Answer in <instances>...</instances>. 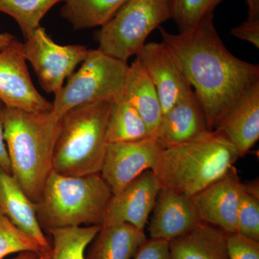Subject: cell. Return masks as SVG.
<instances>
[{"mask_svg":"<svg viewBox=\"0 0 259 259\" xmlns=\"http://www.w3.org/2000/svg\"><path fill=\"white\" fill-rule=\"evenodd\" d=\"M158 28L161 42L194 88L207 128L214 131L235 103L259 82L258 64L228 51L214 28L213 13L178 34Z\"/></svg>","mask_w":259,"mask_h":259,"instance_id":"obj_1","label":"cell"},{"mask_svg":"<svg viewBox=\"0 0 259 259\" xmlns=\"http://www.w3.org/2000/svg\"><path fill=\"white\" fill-rule=\"evenodd\" d=\"M0 117L12 175L34 203L53 171L61 119L52 112H32L2 105Z\"/></svg>","mask_w":259,"mask_h":259,"instance_id":"obj_2","label":"cell"},{"mask_svg":"<svg viewBox=\"0 0 259 259\" xmlns=\"http://www.w3.org/2000/svg\"><path fill=\"white\" fill-rule=\"evenodd\" d=\"M239 158L236 146L214 130L163 148L151 170L161 188L192 197L229 171Z\"/></svg>","mask_w":259,"mask_h":259,"instance_id":"obj_3","label":"cell"},{"mask_svg":"<svg viewBox=\"0 0 259 259\" xmlns=\"http://www.w3.org/2000/svg\"><path fill=\"white\" fill-rule=\"evenodd\" d=\"M112 193L100 173L68 176L53 171L38 200L37 216L42 229L102 226Z\"/></svg>","mask_w":259,"mask_h":259,"instance_id":"obj_4","label":"cell"},{"mask_svg":"<svg viewBox=\"0 0 259 259\" xmlns=\"http://www.w3.org/2000/svg\"><path fill=\"white\" fill-rule=\"evenodd\" d=\"M114 100L74 107L61 118L53 171L68 176L100 173L107 143L106 128Z\"/></svg>","mask_w":259,"mask_h":259,"instance_id":"obj_5","label":"cell"},{"mask_svg":"<svg viewBox=\"0 0 259 259\" xmlns=\"http://www.w3.org/2000/svg\"><path fill=\"white\" fill-rule=\"evenodd\" d=\"M129 65L101 51L90 49L78 71L55 94L51 110L61 119L74 107L115 100L122 95Z\"/></svg>","mask_w":259,"mask_h":259,"instance_id":"obj_6","label":"cell"},{"mask_svg":"<svg viewBox=\"0 0 259 259\" xmlns=\"http://www.w3.org/2000/svg\"><path fill=\"white\" fill-rule=\"evenodd\" d=\"M170 18L167 0H128L97 32L98 50L127 62L144 47L148 35Z\"/></svg>","mask_w":259,"mask_h":259,"instance_id":"obj_7","label":"cell"},{"mask_svg":"<svg viewBox=\"0 0 259 259\" xmlns=\"http://www.w3.org/2000/svg\"><path fill=\"white\" fill-rule=\"evenodd\" d=\"M23 44L25 59L31 64L40 86L46 93L54 95L86 59L90 50L81 45H59L41 26L25 37Z\"/></svg>","mask_w":259,"mask_h":259,"instance_id":"obj_8","label":"cell"},{"mask_svg":"<svg viewBox=\"0 0 259 259\" xmlns=\"http://www.w3.org/2000/svg\"><path fill=\"white\" fill-rule=\"evenodd\" d=\"M23 44L15 38L0 49V102L32 112H49L53 103L38 93L28 72Z\"/></svg>","mask_w":259,"mask_h":259,"instance_id":"obj_9","label":"cell"},{"mask_svg":"<svg viewBox=\"0 0 259 259\" xmlns=\"http://www.w3.org/2000/svg\"><path fill=\"white\" fill-rule=\"evenodd\" d=\"M163 146L154 138L107 144L100 175L117 194L140 176L152 169Z\"/></svg>","mask_w":259,"mask_h":259,"instance_id":"obj_10","label":"cell"},{"mask_svg":"<svg viewBox=\"0 0 259 259\" xmlns=\"http://www.w3.org/2000/svg\"><path fill=\"white\" fill-rule=\"evenodd\" d=\"M244 192L234 166L192 197L202 222L228 234L238 233V209Z\"/></svg>","mask_w":259,"mask_h":259,"instance_id":"obj_11","label":"cell"},{"mask_svg":"<svg viewBox=\"0 0 259 259\" xmlns=\"http://www.w3.org/2000/svg\"><path fill=\"white\" fill-rule=\"evenodd\" d=\"M161 189L152 170L143 172L118 194H112L102 226L128 223L144 231Z\"/></svg>","mask_w":259,"mask_h":259,"instance_id":"obj_12","label":"cell"},{"mask_svg":"<svg viewBox=\"0 0 259 259\" xmlns=\"http://www.w3.org/2000/svg\"><path fill=\"white\" fill-rule=\"evenodd\" d=\"M136 59L156 89L163 115L182 97L193 90L163 42L145 44L136 55Z\"/></svg>","mask_w":259,"mask_h":259,"instance_id":"obj_13","label":"cell"},{"mask_svg":"<svg viewBox=\"0 0 259 259\" xmlns=\"http://www.w3.org/2000/svg\"><path fill=\"white\" fill-rule=\"evenodd\" d=\"M148 226L151 239L168 242L202 223L192 197L161 188Z\"/></svg>","mask_w":259,"mask_h":259,"instance_id":"obj_14","label":"cell"},{"mask_svg":"<svg viewBox=\"0 0 259 259\" xmlns=\"http://www.w3.org/2000/svg\"><path fill=\"white\" fill-rule=\"evenodd\" d=\"M209 131L203 110L192 90L163 115L155 139L166 148L192 141Z\"/></svg>","mask_w":259,"mask_h":259,"instance_id":"obj_15","label":"cell"},{"mask_svg":"<svg viewBox=\"0 0 259 259\" xmlns=\"http://www.w3.org/2000/svg\"><path fill=\"white\" fill-rule=\"evenodd\" d=\"M216 131L226 136L243 157L259 139V82L227 112Z\"/></svg>","mask_w":259,"mask_h":259,"instance_id":"obj_16","label":"cell"},{"mask_svg":"<svg viewBox=\"0 0 259 259\" xmlns=\"http://www.w3.org/2000/svg\"><path fill=\"white\" fill-rule=\"evenodd\" d=\"M0 212L15 227L33 238L47 251L52 250L38 218L35 204L13 175L0 167Z\"/></svg>","mask_w":259,"mask_h":259,"instance_id":"obj_17","label":"cell"},{"mask_svg":"<svg viewBox=\"0 0 259 259\" xmlns=\"http://www.w3.org/2000/svg\"><path fill=\"white\" fill-rule=\"evenodd\" d=\"M168 259H230L228 233L218 227L201 223L169 241Z\"/></svg>","mask_w":259,"mask_h":259,"instance_id":"obj_18","label":"cell"},{"mask_svg":"<svg viewBox=\"0 0 259 259\" xmlns=\"http://www.w3.org/2000/svg\"><path fill=\"white\" fill-rule=\"evenodd\" d=\"M147 241L144 231L128 223L102 226L85 259H134Z\"/></svg>","mask_w":259,"mask_h":259,"instance_id":"obj_19","label":"cell"},{"mask_svg":"<svg viewBox=\"0 0 259 259\" xmlns=\"http://www.w3.org/2000/svg\"><path fill=\"white\" fill-rule=\"evenodd\" d=\"M122 95L139 112L155 139L163 117L161 102L152 81L136 59L129 66Z\"/></svg>","mask_w":259,"mask_h":259,"instance_id":"obj_20","label":"cell"},{"mask_svg":"<svg viewBox=\"0 0 259 259\" xmlns=\"http://www.w3.org/2000/svg\"><path fill=\"white\" fill-rule=\"evenodd\" d=\"M128 0H65L61 15L75 30L102 27Z\"/></svg>","mask_w":259,"mask_h":259,"instance_id":"obj_21","label":"cell"},{"mask_svg":"<svg viewBox=\"0 0 259 259\" xmlns=\"http://www.w3.org/2000/svg\"><path fill=\"white\" fill-rule=\"evenodd\" d=\"M151 137L137 110L121 95L114 100L106 128L107 144L140 141Z\"/></svg>","mask_w":259,"mask_h":259,"instance_id":"obj_22","label":"cell"},{"mask_svg":"<svg viewBox=\"0 0 259 259\" xmlns=\"http://www.w3.org/2000/svg\"><path fill=\"white\" fill-rule=\"evenodd\" d=\"M101 226L66 227L49 231L53 238L50 259H85L87 248Z\"/></svg>","mask_w":259,"mask_h":259,"instance_id":"obj_23","label":"cell"},{"mask_svg":"<svg viewBox=\"0 0 259 259\" xmlns=\"http://www.w3.org/2000/svg\"><path fill=\"white\" fill-rule=\"evenodd\" d=\"M65 0H0V13L14 19L24 37L40 27L44 17L57 3Z\"/></svg>","mask_w":259,"mask_h":259,"instance_id":"obj_24","label":"cell"},{"mask_svg":"<svg viewBox=\"0 0 259 259\" xmlns=\"http://www.w3.org/2000/svg\"><path fill=\"white\" fill-rule=\"evenodd\" d=\"M224 0H167L171 18L180 32L186 31L212 14L218 5Z\"/></svg>","mask_w":259,"mask_h":259,"instance_id":"obj_25","label":"cell"},{"mask_svg":"<svg viewBox=\"0 0 259 259\" xmlns=\"http://www.w3.org/2000/svg\"><path fill=\"white\" fill-rule=\"evenodd\" d=\"M25 251L38 254L48 252L38 242L19 230L0 212V259Z\"/></svg>","mask_w":259,"mask_h":259,"instance_id":"obj_26","label":"cell"},{"mask_svg":"<svg viewBox=\"0 0 259 259\" xmlns=\"http://www.w3.org/2000/svg\"><path fill=\"white\" fill-rule=\"evenodd\" d=\"M237 223L238 233L259 242V194L250 193L244 188Z\"/></svg>","mask_w":259,"mask_h":259,"instance_id":"obj_27","label":"cell"},{"mask_svg":"<svg viewBox=\"0 0 259 259\" xmlns=\"http://www.w3.org/2000/svg\"><path fill=\"white\" fill-rule=\"evenodd\" d=\"M230 259H259V242L240 233L228 234Z\"/></svg>","mask_w":259,"mask_h":259,"instance_id":"obj_28","label":"cell"},{"mask_svg":"<svg viewBox=\"0 0 259 259\" xmlns=\"http://www.w3.org/2000/svg\"><path fill=\"white\" fill-rule=\"evenodd\" d=\"M169 242L148 240L140 248L134 259H168Z\"/></svg>","mask_w":259,"mask_h":259,"instance_id":"obj_29","label":"cell"},{"mask_svg":"<svg viewBox=\"0 0 259 259\" xmlns=\"http://www.w3.org/2000/svg\"><path fill=\"white\" fill-rule=\"evenodd\" d=\"M232 35L259 48V19L247 18L243 23L231 30Z\"/></svg>","mask_w":259,"mask_h":259,"instance_id":"obj_30","label":"cell"},{"mask_svg":"<svg viewBox=\"0 0 259 259\" xmlns=\"http://www.w3.org/2000/svg\"><path fill=\"white\" fill-rule=\"evenodd\" d=\"M2 105L3 103L0 102V108ZM0 167L8 174L12 175L11 165H10L9 156H8V150L5 144L4 130H3L1 117H0Z\"/></svg>","mask_w":259,"mask_h":259,"instance_id":"obj_31","label":"cell"},{"mask_svg":"<svg viewBox=\"0 0 259 259\" xmlns=\"http://www.w3.org/2000/svg\"><path fill=\"white\" fill-rule=\"evenodd\" d=\"M15 38L14 35L9 32L0 33V49L6 47Z\"/></svg>","mask_w":259,"mask_h":259,"instance_id":"obj_32","label":"cell"},{"mask_svg":"<svg viewBox=\"0 0 259 259\" xmlns=\"http://www.w3.org/2000/svg\"><path fill=\"white\" fill-rule=\"evenodd\" d=\"M39 255L40 254L35 253V252H21V253H19L18 255H16V256L12 259H38Z\"/></svg>","mask_w":259,"mask_h":259,"instance_id":"obj_33","label":"cell"},{"mask_svg":"<svg viewBox=\"0 0 259 259\" xmlns=\"http://www.w3.org/2000/svg\"><path fill=\"white\" fill-rule=\"evenodd\" d=\"M51 256V251L44 252V253H40L38 259H50Z\"/></svg>","mask_w":259,"mask_h":259,"instance_id":"obj_34","label":"cell"},{"mask_svg":"<svg viewBox=\"0 0 259 259\" xmlns=\"http://www.w3.org/2000/svg\"><path fill=\"white\" fill-rule=\"evenodd\" d=\"M245 1H246V3H247V2H248V0H245Z\"/></svg>","mask_w":259,"mask_h":259,"instance_id":"obj_35","label":"cell"}]
</instances>
